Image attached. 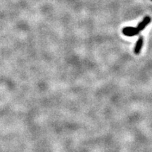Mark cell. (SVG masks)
<instances>
[{"instance_id":"1","label":"cell","mask_w":152,"mask_h":152,"mask_svg":"<svg viewBox=\"0 0 152 152\" xmlns=\"http://www.w3.org/2000/svg\"><path fill=\"white\" fill-rule=\"evenodd\" d=\"M123 35L128 36V37H133V36L137 35L140 33L137 28L133 27H126L124 28L122 30Z\"/></svg>"},{"instance_id":"2","label":"cell","mask_w":152,"mask_h":152,"mask_svg":"<svg viewBox=\"0 0 152 152\" xmlns=\"http://www.w3.org/2000/svg\"><path fill=\"white\" fill-rule=\"evenodd\" d=\"M151 17L149 16H145L143 20H142V22H140V23L138 24L137 27V28L139 30V31L141 32L143 30L144 28H145L147 26L149 25L150 23H151Z\"/></svg>"},{"instance_id":"3","label":"cell","mask_w":152,"mask_h":152,"mask_svg":"<svg viewBox=\"0 0 152 152\" xmlns=\"http://www.w3.org/2000/svg\"><path fill=\"white\" fill-rule=\"evenodd\" d=\"M144 45V37L141 36V37H139V39L137 41L135 44V46H134V53L136 55H138L140 54L141 52V50L142 49V47H143Z\"/></svg>"},{"instance_id":"4","label":"cell","mask_w":152,"mask_h":152,"mask_svg":"<svg viewBox=\"0 0 152 152\" xmlns=\"http://www.w3.org/2000/svg\"><path fill=\"white\" fill-rule=\"evenodd\" d=\"M151 1H152V0H151Z\"/></svg>"}]
</instances>
